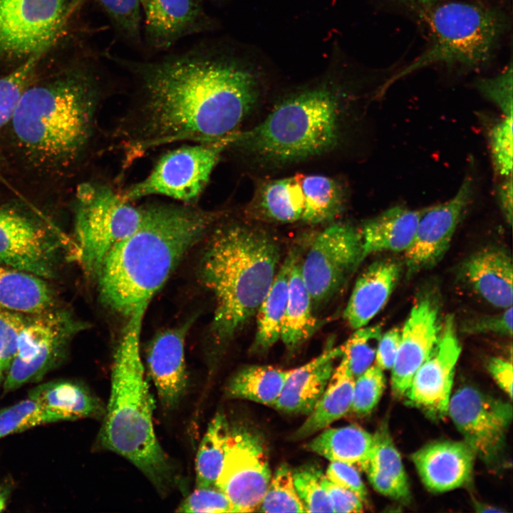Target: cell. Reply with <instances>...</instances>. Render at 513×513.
Listing matches in <instances>:
<instances>
[{
    "instance_id": "6da1fadb",
    "label": "cell",
    "mask_w": 513,
    "mask_h": 513,
    "mask_svg": "<svg viewBox=\"0 0 513 513\" xmlns=\"http://www.w3.org/2000/svg\"><path fill=\"white\" fill-rule=\"evenodd\" d=\"M107 57L139 80L143 97L138 140L141 150L229 136L237 132L257 98L249 72L203 46L154 61Z\"/></svg>"
},
{
    "instance_id": "7a4b0ae2",
    "label": "cell",
    "mask_w": 513,
    "mask_h": 513,
    "mask_svg": "<svg viewBox=\"0 0 513 513\" xmlns=\"http://www.w3.org/2000/svg\"><path fill=\"white\" fill-rule=\"evenodd\" d=\"M212 220L187 205L143 206L138 227L109 251L95 275L102 303L128 318L147 307Z\"/></svg>"
},
{
    "instance_id": "3957f363",
    "label": "cell",
    "mask_w": 513,
    "mask_h": 513,
    "mask_svg": "<svg viewBox=\"0 0 513 513\" xmlns=\"http://www.w3.org/2000/svg\"><path fill=\"white\" fill-rule=\"evenodd\" d=\"M98 79L75 68L23 92L8 128L14 150L41 174L71 167L91 138L99 98Z\"/></svg>"
},
{
    "instance_id": "277c9868",
    "label": "cell",
    "mask_w": 513,
    "mask_h": 513,
    "mask_svg": "<svg viewBox=\"0 0 513 513\" xmlns=\"http://www.w3.org/2000/svg\"><path fill=\"white\" fill-rule=\"evenodd\" d=\"M147 308L128 317L115 353L110 394L97 442L133 464L164 494L172 483L174 472L155 432L154 400L140 357V336Z\"/></svg>"
},
{
    "instance_id": "5b68a950",
    "label": "cell",
    "mask_w": 513,
    "mask_h": 513,
    "mask_svg": "<svg viewBox=\"0 0 513 513\" xmlns=\"http://www.w3.org/2000/svg\"><path fill=\"white\" fill-rule=\"evenodd\" d=\"M279 259L278 244L261 230L232 224L214 232L200 276L215 301L212 331L217 340L229 339L256 314Z\"/></svg>"
},
{
    "instance_id": "8992f818",
    "label": "cell",
    "mask_w": 513,
    "mask_h": 513,
    "mask_svg": "<svg viewBox=\"0 0 513 513\" xmlns=\"http://www.w3.org/2000/svg\"><path fill=\"white\" fill-rule=\"evenodd\" d=\"M338 122L336 96L326 88H316L284 100L259 124L238 132L234 143L266 160H302L336 144Z\"/></svg>"
},
{
    "instance_id": "52a82bcc",
    "label": "cell",
    "mask_w": 513,
    "mask_h": 513,
    "mask_svg": "<svg viewBox=\"0 0 513 513\" xmlns=\"http://www.w3.org/2000/svg\"><path fill=\"white\" fill-rule=\"evenodd\" d=\"M430 38L425 49L390 78L395 81L435 64L475 68L487 63L503 35L505 22L490 8L463 1L441 3L428 16Z\"/></svg>"
},
{
    "instance_id": "ba28073f",
    "label": "cell",
    "mask_w": 513,
    "mask_h": 513,
    "mask_svg": "<svg viewBox=\"0 0 513 513\" xmlns=\"http://www.w3.org/2000/svg\"><path fill=\"white\" fill-rule=\"evenodd\" d=\"M143 206L136 207L110 187L86 182L76 195L74 231L77 256L95 276L109 251L138 227Z\"/></svg>"
},
{
    "instance_id": "9c48e42d",
    "label": "cell",
    "mask_w": 513,
    "mask_h": 513,
    "mask_svg": "<svg viewBox=\"0 0 513 513\" xmlns=\"http://www.w3.org/2000/svg\"><path fill=\"white\" fill-rule=\"evenodd\" d=\"M237 133L166 152L148 175L128 188L122 197L130 202L159 195L185 204L194 203L207 185L221 153L234 143Z\"/></svg>"
},
{
    "instance_id": "30bf717a",
    "label": "cell",
    "mask_w": 513,
    "mask_h": 513,
    "mask_svg": "<svg viewBox=\"0 0 513 513\" xmlns=\"http://www.w3.org/2000/svg\"><path fill=\"white\" fill-rule=\"evenodd\" d=\"M88 325L67 310L53 309L29 316L6 372L4 393L36 382L63 359L71 340Z\"/></svg>"
},
{
    "instance_id": "8fae6325",
    "label": "cell",
    "mask_w": 513,
    "mask_h": 513,
    "mask_svg": "<svg viewBox=\"0 0 513 513\" xmlns=\"http://www.w3.org/2000/svg\"><path fill=\"white\" fill-rule=\"evenodd\" d=\"M72 0H0V56L28 58L61 33Z\"/></svg>"
},
{
    "instance_id": "7c38bea8",
    "label": "cell",
    "mask_w": 513,
    "mask_h": 513,
    "mask_svg": "<svg viewBox=\"0 0 513 513\" xmlns=\"http://www.w3.org/2000/svg\"><path fill=\"white\" fill-rule=\"evenodd\" d=\"M271 477L261 436L244 426L230 428L216 487L226 494L237 512L257 511Z\"/></svg>"
},
{
    "instance_id": "4fadbf2b",
    "label": "cell",
    "mask_w": 513,
    "mask_h": 513,
    "mask_svg": "<svg viewBox=\"0 0 513 513\" xmlns=\"http://www.w3.org/2000/svg\"><path fill=\"white\" fill-rule=\"evenodd\" d=\"M363 259L361 233L353 227L334 224L321 232L300 265L312 301L331 299Z\"/></svg>"
},
{
    "instance_id": "5bb4252c",
    "label": "cell",
    "mask_w": 513,
    "mask_h": 513,
    "mask_svg": "<svg viewBox=\"0 0 513 513\" xmlns=\"http://www.w3.org/2000/svg\"><path fill=\"white\" fill-rule=\"evenodd\" d=\"M61 253L58 239L41 222L0 206V264L49 279L56 274Z\"/></svg>"
},
{
    "instance_id": "9a60e30c",
    "label": "cell",
    "mask_w": 513,
    "mask_h": 513,
    "mask_svg": "<svg viewBox=\"0 0 513 513\" xmlns=\"http://www.w3.org/2000/svg\"><path fill=\"white\" fill-rule=\"evenodd\" d=\"M447 413L475 455L488 465L495 462L504 446L512 405L464 386L450 398Z\"/></svg>"
},
{
    "instance_id": "2e32d148",
    "label": "cell",
    "mask_w": 513,
    "mask_h": 513,
    "mask_svg": "<svg viewBox=\"0 0 513 513\" xmlns=\"http://www.w3.org/2000/svg\"><path fill=\"white\" fill-rule=\"evenodd\" d=\"M473 190V177L466 176L450 199L421 210L413 239L405 252L408 274L431 268L444 256Z\"/></svg>"
},
{
    "instance_id": "e0dca14e",
    "label": "cell",
    "mask_w": 513,
    "mask_h": 513,
    "mask_svg": "<svg viewBox=\"0 0 513 513\" xmlns=\"http://www.w3.org/2000/svg\"><path fill=\"white\" fill-rule=\"evenodd\" d=\"M453 316L442 323L439 338L430 354L414 374L405 394L409 402L429 415L447 414L456 363L461 353Z\"/></svg>"
},
{
    "instance_id": "ac0fdd59",
    "label": "cell",
    "mask_w": 513,
    "mask_h": 513,
    "mask_svg": "<svg viewBox=\"0 0 513 513\" xmlns=\"http://www.w3.org/2000/svg\"><path fill=\"white\" fill-rule=\"evenodd\" d=\"M441 327L437 298L429 292L422 294L400 329L399 348L391 368L395 395L405 396L414 374L435 346Z\"/></svg>"
},
{
    "instance_id": "d6986e66",
    "label": "cell",
    "mask_w": 513,
    "mask_h": 513,
    "mask_svg": "<svg viewBox=\"0 0 513 513\" xmlns=\"http://www.w3.org/2000/svg\"><path fill=\"white\" fill-rule=\"evenodd\" d=\"M190 324L187 322L160 332L150 343L147 353L150 376L162 405L167 409L178 405L187 388L185 343Z\"/></svg>"
},
{
    "instance_id": "ffe728a7",
    "label": "cell",
    "mask_w": 513,
    "mask_h": 513,
    "mask_svg": "<svg viewBox=\"0 0 513 513\" xmlns=\"http://www.w3.org/2000/svg\"><path fill=\"white\" fill-rule=\"evenodd\" d=\"M465 441H437L415 452L411 459L425 487L435 492L463 486L471 479L475 458Z\"/></svg>"
},
{
    "instance_id": "44dd1931",
    "label": "cell",
    "mask_w": 513,
    "mask_h": 513,
    "mask_svg": "<svg viewBox=\"0 0 513 513\" xmlns=\"http://www.w3.org/2000/svg\"><path fill=\"white\" fill-rule=\"evenodd\" d=\"M142 7L146 40L155 48L166 49L208 25L199 0H147Z\"/></svg>"
},
{
    "instance_id": "7402d4cb",
    "label": "cell",
    "mask_w": 513,
    "mask_h": 513,
    "mask_svg": "<svg viewBox=\"0 0 513 513\" xmlns=\"http://www.w3.org/2000/svg\"><path fill=\"white\" fill-rule=\"evenodd\" d=\"M461 274L474 292L490 305L512 306L513 266L512 257L501 247H487L469 256Z\"/></svg>"
},
{
    "instance_id": "603a6c76",
    "label": "cell",
    "mask_w": 513,
    "mask_h": 513,
    "mask_svg": "<svg viewBox=\"0 0 513 513\" xmlns=\"http://www.w3.org/2000/svg\"><path fill=\"white\" fill-rule=\"evenodd\" d=\"M341 355V347L331 348L307 363L288 370L282 391L273 407L286 413L308 415L328 383L334 359Z\"/></svg>"
},
{
    "instance_id": "cb8c5ba5",
    "label": "cell",
    "mask_w": 513,
    "mask_h": 513,
    "mask_svg": "<svg viewBox=\"0 0 513 513\" xmlns=\"http://www.w3.org/2000/svg\"><path fill=\"white\" fill-rule=\"evenodd\" d=\"M399 264L391 259L374 261L359 276L344 311L349 326H366L388 302L400 274Z\"/></svg>"
},
{
    "instance_id": "d4e9b609",
    "label": "cell",
    "mask_w": 513,
    "mask_h": 513,
    "mask_svg": "<svg viewBox=\"0 0 513 513\" xmlns=\"http://www.w3.org/2000/svg\"><path fill=\"white\" fill-rule=\"evenodd\" d=\"M421 211L394 206L364 222L360 230L363 254L405 252L410 245Z\"/></svg>"
},
{
    "instance_id": "484cf974",
    "label": "cell",
    "mask_w": 513,
    "mask_h": 513,
    "mask_svg": "<svg viewBox=\"0 0 513 513\" xmlns=\"http://www.w3.org/2000/svg\"><path fill=\"white\" fill-rule=\"evenodd\" d=\"M56 302L46 279L0 264V310L32 316L55 309Z\"/></svg>"
},
{
    "instance_id": "4316f807",
    "label": "cell",
    "mask_w": 513,
    "mask_h": 513,
    "mask_svg": "<svg viewBox=\"0 0 513 513\" xmlns=\"http://www.w3.org/2000/svg\"><path fill=\"white\" fill-rule=\"evenodd\" d=\"M341 357L325 390L304 423L294 433L292 439L299 440L310 437L351 410L355 378L346 359Z\"/></svg>"
},
{
    "instance_id": "83f0119b",
    "label": "cell",
    "mask_w": 513,
    "mask_h": 513,
    "mask_svg": "<svg viewBox=\"0 0 513 513\" xmlns=\"http://www.w3.org/2000/svg\"><path fill=\"white\" fill-rule=\"evenodd\" d=\"M28 397L47 408L63 414L68 420L103 417L105 408L84 385L67 380L42 383L31 389Z\"/></svg>"
},
{
    "instance_id": "f1b7e54d",
    "label": "cell",
    "mask_w": 513,
    "mask_h": 513,
    "mask_svg": "<svg viewBox=\"0 0 513 513\" xmlns=\"http://www.w3.org/2000/svg\"><path fill=\"white\" fill-rule=\"evenodd\" d=\"M373 435L362 428L350 425L325 428L306 444V449L331 462L366 465L373 445Z\"/></svg>"
},
{
    "instance_id": "f546056e",
    "label": "cell",
    "mask_w": 513,
    "mask_h": 513,
    "mask_svg": "<svg viewBox=\"0 0 513 513\" xmlns=\"http://www.w3.org/2000/svg\"><path fill=\"white\" fill-rule=\"evenodd\" d=\"M296 259L294 253L287 256L257 309L256 333L253 345L256 351H267L280 338L288 299L289 274Z\"/></svg>"
},
{
    "instance_id": "4dcf8cb0",
    "label": "cell",
    "mask_w": 513,
    "mask_h": 513,
    "mask_svg": "<svg viewBox=\"0 0 513 513\" xmlns=\"http://www.w3.org/2000/svg\"><path fill=\"white\" fill-rule=\"evenodd\" d=\"M311 301L296 259L289 274L288 299L280 334L290 351L307 340L315 329L316 320L312 314Z\"/></svg>"
},
{
    "instance_id": "1f68e13d",
    "label": "cell",
    "mask_w": 513,
    "mask_h": 513,
    "mask_svg": "<svg viewBox=\"0 0 513 513\" xmlns=\"http://www.w3.org/2000/svg\"><path fill=\"white\" fill-rule=\"evenodd\" d=\"M288 370L269 366L245 367L228 382L226 394L232 398L244 399L274 406L279 398Z\"/></svg>"
},
{
    "instance_id": "d6a6232c",
    "label": "cell",
    "mask_w": 513,
    "mask_h": 513,
    "mask_svg": "<svg viewBox=\"0 0 513 513\" xmlns=\"http://www.w3.org/2000/svg\"><path fill=\"white\" fill-rule=\"evenodd\" d=\"M229 429L227 418L222 413H217L209 423L196 455V487H216L223 465Z\"/></svg>"
},
{
    "instance_id": "836d02e7",
    "label": "cell",
    "mask_w": 513,
    "mask_h": 513,
    "mask_svg": "<svg viewBox=\"0 0 513 513\" xmlns=\"http://www.w3.org/2000/svg\"><path fill=\"white\" fill-rule=\"evenodd\" d=\"M304 198L301 219L318 223L332 218L342 207V192L331 178L321 175H299Z\"/></svg>"
},
{
    "instance_id": "e575fe53",
    "label": "cell",
    "mask_w": 513,
    "mask_h": 513,
    "mask_svg": "<svg viewBox=\"0 0 513 513\" xmlns=\"http://www.w3.org/2000/svg\"><path fill=\"white\" fill-rule=\"evenodd\" d=\"M260 204L275 221L293 222L301 218L304 198L299 175L268 182L263 188Z\"/></svg>"
},
{
    "instance_id": "d590c367",
    "label": "cell",
    "mask_w": 513,
    "mask_h": 513,
    "mask_svg": "<svg viewBox=\"0 0 513 513\" xmlns=\"http://www.w3.org/2000/svg\"><path fill=\"white\" fill-rule=\"evenodd\" d=\"M64 420L68 419L63 414L28 397L0 410V438L43 424Z\"/></svg>"
},
{
    "instance_id": "8d00e7d4",
    "label": "cell",
    "mask_w": 513,
    "mask_h": 513,
    "mask_svg": "<svg viewBox=\"0 0 513 513\" xmlns=\"http://www.w3.org/2000/svg\"><path fill=\"white\" fill-rule=\"evenodd\" d=\"M257 511L263 512H305L294 484L292 470L281 465L271 480Z\"/></svg>"
},
{
    "instance_id": "74e56055",
    "label": "cell",
    "mask_w": 513,
    "mask_h": 513,
    "mask_svg": "<svg viewBox=\"0 0 513 513\" xmlns=\"http://www.w3.org/2000/svg\"><path fill=\"white\" fill-rule=\"evenodd\" d=\"M44 53L27 58L15 70L0 78V131L11 120L19 100L31 82L33 73Z\"/></svg>"
},
{
    "instance_id": "f35d334b",
    "label": "cell",
    "mask_w": 513,
    "mask_h": 513,
    "mask_svg": "<svg viewBox=\"0 0 513 513\" xmlns=\"http://www.w3.org/2000/svg\"><path fill=\"white\" fill-rule=\"evenodd\" d=\"M341 346V356L348 363L356 378L366 371L375 360L377 347L383 334L381 326H364L357 329Z\"/></svg>"
},
{
    "instance_id": "ab89813d",
    "label": "cell",
    "mask_w": 513,
    "mask_h": 513,
    "mask_svg": "<svg viewBox=\"0 0 513 513\" xmlns=\"http://www.w3.org/2000/svg\"><path fill=\"white\" fill-rule=\"evenodd\" d=\"M321 470L314 465H306L292 471L294 484L305 512H333L321 482Z\"/></svg>"
},
{
    "instance_id": "60d3db41",
    "label": "cell",
    "mask_w": 513,
    "mask_h": 513,
    "mask_svg": "<svg viewBox=\"0 0 513 513\" xmlns=\"http://www.w3.org/2000/svg\"><path fill=\"white\" fill-rule=\"evenodd\" d=\"M374 441L366 465L409 486L401 457L395 447L386 428H380L373 435Z\"/></svg>"
},
{
    "instance_id": "b9f144b4",
    "label": "cell",
    "mask_w": 513,
    "mask_h": 513,
    "mask_svg": "<svg viewBox=\"0 0 513 513\" xmlns=\"http://www.w3.org/2000/svg\"><path fill=\"white\" fill-rule=\"evenodd\" d=\"M385 386L383 370L376 364L355 378L351 409L358 415L369 414L377 405Z\"/></svg>"
},
{
    "instance_id": "7bdbcfd3",
    "label": "cell",
    "mask_w": 513,
    "mask_h": 513,
    "mask_svg": "<svg viewBox=\"0 0 513 513\" xmlns=\"http://www.w3.org/2000/svg\"><path fill=\"white\" fill-rule=\"evenodd\" d=\"M491 157L496 172L503 177L512 176V116L503 115L489 132Z\"/></svg>"
},
{
    "instance_id": "ee69618b",
    "label": "cell",
    "mask_w": 513,
    "mask_h": 513,
    "mask_svg": "<svg viewBox=\"0 0 513 513\" xmlns=\"http://www.w3.org/2000/svg\"><path fill=\"white\" fill-rule=\"evenodd\" d=\"M115 28L125 38L138 41L140 36V0H98Z\"/></svg>"
},
{
    "instance_id": "f6af8a7d",
    "label": "cell",
    "mask_w": 513,
    "mask_h": 513,
    "mask_svg": "<svg viewBox=\"0 0 513 513\" xmlns=\"http://www.w3.org/2000/svg\"><path fill=\"white\" fill-rule=\"evenodd\" d=\"M28 315L0 310V373L7 372L17 352L20 333Z\"/></svg>"
},
{
    "instance_id": "bcb514c9",
    "label": "cell",
    "mask_w": 513,
    "mask_h": 513,
    "mask_svg": "<svg viewBox=\"0 0 513 513\" xmlns=\"http://www.w3.org/2000/svg\"><path fill=\"white\" fill-rule=\"evenodd\" d=\"M512 64L496 76L482 78L475 83L480 93L501 110L503 115L512 116Z\"/></svg>"
},
{
    "instance_id": "7dc6e473",
    "label": "cell",
    "mask_w": 513,
    "mask_h": 513,
    "mask_svg": "<svg viewBox=\"0 0 513 513\" xmlns=\"http://www.w3.org/2000/svg\"><path fill=\"white\" fill-rule=\"evenodd\" d=\"M177 512H237L230 500L216 487H196L179 505Z\"/></svg>"
},
{
    "instance_id": "c3c4849f",
    "label": "cell",
    "mask_w": 513,
    "mask_h": 513,
    "mask_svg": "<svg viewBox=\"0 0 513 513\" xmlns=\"http://www.w3.org/2000/svg\"><path fill=\"white\" fill-rule=\"evenodd\" d=\"M461 331L468 334L493 333L512 336V306L503 309L499 314L487 315L466 320Z\"/></svg>"
},
{
    "instance_id": "681fc988",
    "label": "cell",
    "mask_w": 513,
    "mask_h": 513,
    "mask_svg": "<svg viewBox=\"0 0 513 513\" xmlns=\"http://www.w3.org/2000/svg\"><path fill=\"white\" fill-rule=\"evenodd\" d=\"M325 476L333 483L354 492L363 502L366 501V486L354 465L341 462H331Z\"/></svg>"
},
{
    "instance_id": "f907efd6",
    "label": "cell",
    "mask_w": 513,
    "mask_h": 513,
    "mask_svg": "<svg viewBox=\"0 0 513 513\" xmlns=\"http://www.w3.org/2000/svg\"><path fill=\"white\" fill-rule=\"evenodd\" d=\"M321 482L327 492L333 512H362V500L353 492L342 487L328 480L323 474Z\"/></svg>"
},
{
    "instance_id": "816d5d0a",
    "label": "cell",
    "mask_w": 513,
    "mask_h": 513,
    "mask_svg": "<svg viewBox=\"0 0 513 513\" xmlns=\"http://www.w3.org/2000/svg\"><path fill=\"white\" fill-rule=\"evenodd\" d=\"M363 470L366 471L370 483L377 492L396 500L405 501L409 498V486L403 485L370 467H367Z\"/></svg>"
},
{
    "instance_id": "f5cc1de1",
    "label": "cell",
    "mask_w": 513,
    "mask_h": 513,
    "mask_svg": "<svg viewBox=\"0 0 513 513\" xmlns=\"http://www.w3.org/2000/svg\"><path fill=\"white\" fill-rule=\"evenodd\" d=\"M400 329L393 328L383 333L379 341L375 363L383 370H391L394 363L400 341Z\"/></svg>"
},
{
    "instance_id": "db71d44e",
    "label": "cell",
    "mask_w": 513,
    "mask_h": 513,
    "mask_svg": "<svg viewBox=\"0 0 513 513\" xmlns=\"http://www.w3.org/2000/svg\"><path fill=\"white\" fill-rule=\"evenodd\" d=\"M487 368L499 386L512 399L513 376L512 361L500 357H494L489 360Z\"/></svg>"
},
{
    "instance_id": "11a10c76",
    "label": "cell",
    "mask_w": 513,
    "mask_h": 513,
    "mask_svg": "<svg viewBox=\"0 0 513 513\" xmlns=\"http://www.w3.org/2000/svg\"><path fill=\"white\" fill-rule=\"evenodd\" d=\"M498 203L507 222H512V176L504 177L497 191Z\"/></svg>"
},
{
    "instance_id": "9f6ffc18",
    "label": "cell",
    "mask_w": 513,
    "mask_h": 513,
    "mask_svg": "<svg viewBox=\"0 0 513 513\" xmlns=\"http://www.w3.org/2000/svg\"><path fill=\"white\" fill-rule=\"evenodd\" d=\"M11 493V484L5 482L0 484V512H4L7 506Z\"/></svg>"
},
{
    "instance_id": "6f0895ef",
    "label": "cell",
    "mask_w": 513,
    "mask_h": 513,
    "mask_svg": "<svg viewBox=\"0 0 513 513\" xmlns=\"http://www.w3.org/2000/svg\"><path fill=\"white\" fill-rule=\"evenodd\" d=\"M405 1L414 3V4H425L432 3L433 1H435L437 0H405Z\"/></svg>"
},
{
    "instance_id": "680465c9",
    "label": "cell",
    "mask_w": 513,
    "mask_h": 513,
    "mask_svg": "<svg viewBox=\"0 0 513 513\" xmlns=\"http://www.w3.org/2000/svg\"><path fill=\"white\" fill-rule=\"evenodd\" d=\"M146 1L147 0H140L141 6H142L146 2Z\"/></svg>"
},
{
    "instance_id": "91938a15",
    "label": "cell",
    "mask_w": 513,
    "mask_h": 513,
    "mask_svg": "<svg viewBox=\"0 0 513 513\" xmlns=\"http://www.w3.org/2000/svg\"><path fill=\"white\" fill-rule=\"evenodd\" d=\"M2 376H3V374H2L1 373H0V380H1V378H2Z\"/></svg>"
}]
</instances>
